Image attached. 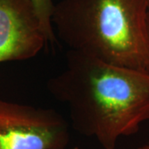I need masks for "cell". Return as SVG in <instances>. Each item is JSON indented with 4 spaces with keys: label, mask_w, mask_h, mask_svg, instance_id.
I'll return each instance as SVG.
<instances>
[{
    "label": "cell",
    "mask_w": 149,
    "mask_h": 149,
    "mask_svg": "<svg viewBox=\"0 0 149 149\" xmlns=\"http://www.w3.org/2000/svg\"><path fill=\"white\" fill-rule=\"evenodd\" d=\"M137 149H149V140L146 143H144L143 145H142L141 147H139Z\"/></svg>",
    "instance_id": "obj_7"
},
{
    "label": "cell",
    "mask_w": 149,
    "mask_h": 149,
    "mask_svg": "<svg viewBox=\"0 0 149 149\" xmlns=\"http://www.w3.org/2000/svg\"><path fill=\"white\" fill-rule=\"evenodd\" d=\"M38 15L42 21L43 30L47 38L48 42L53 43L56 40L52 17L54 9L53 0H33Z\"/></svg>",
    "instance_id": "obj_5"
},
{
    "label": "cell",
    "mask_w": 149,
    "mask_h": 149,
    "mask_svg": "<svg viewBox=\"0 0 149 149\" xmlns=\"http://www.w3.org/2000/svg\"><path fill=\"white\" fill-rule=\"evenodd\" d=\"M148 3H149V0H148Z\"/></svg>",
    "instance_id": "obj_8"
},
{
    "label": "cell",
    "mask_w": 149,
    "mask_h": 149,
    "mask_svg": "<svg viewBox=\"0 0 149 149\" xmlns=\"http://www.w3.org/2000/svg\"><path fill=\"white\" fill-rule=\"evenodd\" d=\"M47 89L67 106L74 130L104 149H115L120 138L136 134L149 120L148 71L69 50L65 69Z\"/></svg>",
    "instance_id": "obj_1"
},
{
    "label": "cell",
    "mask_w": 149,
    "mask_h": 149,
    "mask_svg": "<svg viewBox=\"0 0 149 149\" xmlns=\"http://www.w3.org/2000/svg\"><path fill=\"white\" fill-rule=\"evenodd\" d=\"M147 39H148V47L149 52V9L147 16Z\"/></svg>",
    "instance_id": "obj_6"
},
{
    "label": "cell",
    "mask_w": 149,
    "mask_h": 149,
    "mask_svg": "<svg viewBox=\"0 0 149 149\" xmlns=\"http://www.w3.org/2000/svg\"><path fill=\"white\" fill-rule=\"evenodd\" d=\"M47 42L33 0H0V63L33 58Z\"/></svg>",
    "instance_id": "obj_4"
},
{
    "label": "cell",
    "mask_w": 149,
    "mask_h": 149,
    "mask_svg": "<svg viewBox=\"0 0 149 149\" xmlns=\"http://www.w3.org/2000/svg\"><path fill=\"white\" fill-rule=\"evenodd\" d=\"M70 140L56 110L0 100V149H66Z\"/></svg>",
    "instance_id": "obj_3"
},
{
    "label": "cell",
    "mask_w": 149,
    "mask_h": 149,
    "mask_svg": "<svg viewBox=\"0 0 149 149\" xmlns=\"http://www.w3.org/2000/svg\"><path fill=\"white\" fill-rule=\"evenodd\" d=\"M148 9V0H61L52 22L70 50L149 72Z\"/></svg>",
    "instance_id": "obj_2"
}]
</instances>
